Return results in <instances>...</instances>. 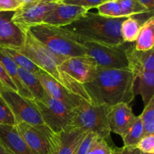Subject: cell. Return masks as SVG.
Listing matches in <instances>:
<instances>
[{
	"label": "cell",
	"instance_id": "cell-24",
	"mask_svg": "<svg viewBox=\"0 0 154 154\" xmlns=\"http://www.w3.org/2000/svg\"><path fill=\"white\" fill-rule=\"evenodd\" d=\"M141 26L139 20L134 17H126L120 26V34L123 42L134 43L138 35Z\"/></svg>",
	"mask_w": 154,
	"mask_h": 154
},
{
	"label": "cell",
	"instance_id": "cell-9",
	"mask_svg": "<svg viewBox=\"0 0 154 154\" xmlns=\"http://www.w3.org/2000/svg\"><path fill=\"white\" fill-rule=\"evenodd\" d=\"M57 4L55 2H48L41 0L35 2L23 5L14 12L12 21L23 30H26L32 26L42 23L46 15Z\"/></svg>",
	"mask_w": 154,
	"mask_h": 154
},
{
	"label": "cell",
	"instance_id": "cell-20",
	"mask_svg": "<svg viewBox=\"0 0 154 154\" xmlns=\"http://www.w3.org/2000/svg\"><path fill=\"white\" fill-rule=\"evenodd\" d=\"M0 64L2 66L8 75H9V77L11 78L13 82L14 83L15 86L17 89V93L23 98L27 99V100L33 99L32 95L30 94L29 90L24 86L23 83L20 78L19 74H18L17 65L1 49H0Z\"/></svg>",
	"mask_w": 154,
	"mask_h": 154
},
{
	"label": "cell",
	"instance_id": "cell-34",
	"mask_svg": "<svg viewBox=\"0 0 154 154\" xmlns=\"http://www.w3.org/2000/svg\"><path fill=\"white\" fill-rule=\"evenodd\" d=\"M97 138H99V137L95 135L94 133H91V132L87 133L75 151V154H87L92 144Z\"/></svg>",
	"mask_w": 154,
	"mask_h": 154
},
{
	"label": "cell",
	"instance_id": "cell-30",
	"mask_svg": "<svg viewBox=\"0 0 154 154\" xmlns=\"http://www.w3.org/2000/svg\"><path fill=\"white\" fill-rule=\"evenodd\" d=\"M16 123L14 114L0 97V124L15 126Z\"/></svg>",
	"mask_w": 154,
	"mask_h": 154
},
{
	"label": "cell",
	"instance_id": "cell-2",
	"mask_svg": "<svg viewBox=\"0 0 154 154\" xmlns=\"http://www.w3.org/2000/svg\"><path fill=\"white\" fill-rule=\"evenodd\" d=\"M16 50L28 57L39 69L51 75L67 90L90 103L84 85L60 69V65L63 60L50 52L27 29L25 30L23 45Z\"/></svg>",
	"mask_w": 154,
	"mask_h": 154
},
{
	"label": "cell",
	"instance_id": "cell-31",
	"mask_svg": "<svg viewBox=\"0 0 154 154\" xmlns=\"http://www.w3.org/2000/svg\"><path fill=\"white\" fill-rule=\"evenodd\" d=\"M135 147L141 153L154 154V134L144 135Z\"/></svg>",
	"mask_w": 154,
	"mask_h": 154
},
{
	"label": "cell",
	"instance_id": "cell-6",
	"mask_svg": "<svg viewBox=\"0 0 154 154\" xmlns=\"http://www.w3.org/2000/svg\"><path fill=\"white\" fill-rule=\"evenodd\" d=\"M0 97L12 111L17 122H25L31 125L46 137L50 147L54 144L57 138V134L44 123L39 112L29 101L14 91L2 92Z\"/></svg>",
	"mask_w": 154,
	"mask_h": 154
},
{
	"label": "cell",
	"instance_id": "cell-41",
	"mask_svg": "<svg viewBox=\"0 0 154 154\" xmlns=\"http://www.w3.org/2000/svg\"><path fill=\"white\" fill-rule=\"evenodd\" d=\"M140 154H151V153H141V152Z\"/></svg>",
	"mask_w": 154,
	"mask_h": 154
},
{
	"label": "cell",
	"instance_id": "cell-28",
	"mask_svg": "<svg viewBox=\"0 0 154 154\" xmlns=\"http://www.w3.org/2000/svg\"><path fill=\"white\" fill-rule=\"evenodd\" d=\"M96 8L98 10V14L102 16L111 18L123 17L121 15L120 5L117 0L104 2Z\"/></svg>",
	"mask_w": 154,
	"mask_h": 154
},
{
	"label": "cell",
	"instance_id": "cell-25",
	"mask_svg": "<svg viewBox=\"0 0 154 154\" xmlns=\"http://www.w3.org/2000/svg\"><path fill=\"white\" fill-rule=\"evenodd\" d=\"M0 49L5 53L17 65L19 68L26 69L27 71L32 72L35 75L38 72H40L42 69H39L37 66L34 64L28 57H26L20 52L17 51L16 49L10 48H5V47H0Z\"/></svg>",
	"mask_w": 154,
	"mask_h": 154
},
{
	"label": "cell",
	"instance_id": "cell-4",
	"mask_svg": "<svg viewBox=\"0 0 154 154\" xmlns=\"http://www.w3.org/2000/svg\"><path fill=\"white\" fill-rule=\"evenodd\" d=\"M27 30L50 52L63 61L71 57L87 56L84 46L63 26L40 23L29 27Z\"/></svg>",
	"mask_w": 154,
	"mask_h": 154
},
{
	"label": "cell",
	"instance_id": "cell-22",
	"mask_svg": "<svg viewBox=\"0 0 154 154\" xmlns=\"http://www.w3.org/2000/svg\"><path fill=\"white\" fill-rule=\"evenodd\" d=\"M18 74L24 86L26 87V89L32 96L33 99H36V100L43 99L46 94V92L45 91L42 84L36 75L29 71L19 67H18Z\"/></svg>",
	"mask_w": 154,
	"mask_h": 154
},
{
	"label": "cell",
	"instance_id": "cell-11",
	"mask_svg": "<svg viewBox=\"0 0 154 154\" xmlns=\"http://www.w3.org/2000/svg\"><path fill=\"white\" fill-rule=\"evenodd\" d=\"M35 75L38 78L47 94L54 99L60 101L69 108L73 109L77 108L85 101L81 97L67 90L44 71L41 70L36 73Z\"/></svg>",
	"mask_w": 154,
	"mask_h": 154
},
{
	"label": "cell",
	"instance_id": "cell-14",
	"mask_svg": "<svg viewBox=\"0 0 154 154\" xmlns=\"http://www.w3.org/2000/svg\"><path fill=\"white\" fill-rule=\"evenodd\" d=\"M88 11L79 6L57 3L46 15L42 23L54 26H65L84 16Z\"/></svg>",
	"mask_w": 154,
	"mask_h": 154
},
{
	"label": "cell",
	"instance_id": "cell-12",
	"mask_svg": "<svg viewBox=\"0 0 154 154\" xmlns=\"http://www.w3.org/2000/svg\"><path fill=\"white\" fill-rule=\"evenodd\" d=\"M13 11H0V47L17 49L23 45L25 30L12 21Z\"/></svg>",
	"mask_w": 154,
	"mask_h": 154
},
{
	"label": "cell",
	"instance_id": "cell-27",
	"mask_svg": "<svg viewBox=\"0 0 154 154\" xmlns=\"http://www.w3.org/2000/svg\"><path fill=\"white\" fill-rule=\"evenodd\" d=\"M139 116L144 126L145 135L154 134V97L145 105L142 113Z\"/></svg>",
	"mask_w": 154,
	"mask_h": 154
},
{
	"label": "cell",
	"instance_id": "cell-16",
	"mask_svg": "<svg viewBox=\"0 0 154 154\" xmlns=\"http://www.w3.org/2000/svg\"><path fill=\"white\" fill-rule=\"evenodd\" d=\"M0 144L11 154H37L27 145L15 126L0 124Z\"/></svg>",
	"mask_w": 154,
	"mask_h": 154
},
{
	"label": "cell",
	"instance_id": "cell-29",
	"mask_svg": "<svg viewBox=\"0 0 154 154\" xmlns=\"http://www.w3.org/2000/svg\"><path fill=\"white\" fill-rule=\"evenodd\" d=\"M112 147L103 138H97L89 149L87 154H111Z\"/></svg>",
	"mask_w": 154,
	"mask_h": 154
},
{
	"label": "cell",
	"instance_id": "cell-42",
	"mask_svg": "<svg viewBox=\"0 0 154 154\" xmlns=\"http://www.w3.org/2000/svg\"><path fill=\"white\" fill-rule=\"evenodd\" d=\"M104 1H105V2H106V1H111V0H104Z\"/></svg>",
	"mask_w": 154,
	"mask_h": 154
},
{
	"label": "cell",
	"instance_id": "cell-38",
	"mask_svg": "<svg viewBox=\"0 0 154 154\" xmlns=\"http://www.w3.org/2000/svg\"><path fill=\"white\" fill-rule=\"evenodd\" d=\"M0 154H11V153H9L1 144H0Z\"/></svg>",
	"mask_w": 154,
	"mask_h": 154
},
{
	"label": "cell",
	"instance_id": "cell-33",
	"mask_svg": "<svg viewBox=\"0 0 154 154\" xmlns=\"http://www.w3.org/2000/svg\"><path fill=\"white\" fill-rule=\"evenodd\" d=\"M104 2V0H63L59 3L79 6L89 11L92 8H96Z\"/></svg>",
	"mask_w": 154,
	"mask_h": 154
},
{
	"label": "cell",
	"instance_id": "cell-37",
	"mask_svg": "<svg viewBox=\"0 0 154 154\" xmlns=\"http://www.w3.org/2000/svg\"><path fill=\"white\" fill-rule=\"evenodd\" d=\"M143 6L146 8L150 12L153 13L154 8V0H138Z\"/></svg>",
	"mask_w": 154,
	"mask_h": 154
},
{
	"label": "cell",
	"instance_id": "cell-39",
	"mask_svg": "<svg viewBox=\"0 0 154 154\" xmlns=\"http://www.w3.org/2000/svg\"><path fill=\"white\" fill-rule=\"evenodd\" d=\"M20 2L22 3L23 5H26V4H29V3H32V2H35L38 1H41V0H20Z\"/></svg>",
	"mask_w": 154,
	"mask_h": 154
},
{
	"label": "cell",
	"instance_id": "cell-23",
	"mask_svg": "<svg viewBox=\"0 0 154 154\" xmlns=\"http://www.w3.org/2000/svg\"><path fill=\"white\" fill-rule=\"evenodd\" d=\"M144 135L145 133H144V126L141 117L140 116H136L132 124L129 126V129L122 137L124 146L135 147V145Z\"/></svg>",
	"mask_w": 154,
	"mask_h": 154
},
{
	"label": "cell",
	"instance_id": "cell-21",
	"mask_svg": "<svg viewBox=\"0 0 154 154\" xmlns=\"http://www.w3.org/2000/svg\"><path fill=\"white\" fill-rule=\"evenodd\" d=\"M154 46V17L150 16L141 26L139 33L134 47L139 51H147L153 49Z\"/></svg>",
	"mask_w": 154,
	"mask_h": 154
},
{
	"label": "cell",
	"instance_id": "cell-32",
	"mask_svg": "<svg viewBox=\"0 0 154 154\" xmlns=\"http://www.w3.org/2000/svg\"><path fill=\"white\" fill-rule=\"evenodd\" d=\"M3 91H14L17 93V89L11 78L0 64V93Z\"/></svg>",
	"mask_w": 154,
	"mask_h": 154
},
{
	"label": "cell",
	"instance_id": "cell-7",
	"mask_svg": "<svg viewBox=\"0 0 154 154\" xmlns=\"http://www.w3.org/2000/svg\"><path fill=\"white\" fill-rule=\"evenodd\" d=\"M29 101L38 111L44 123L54 133H60L70 126L75 108H69L47 93L42 100L29 99Z\"/></svg>",
	"mask_w": 154,
	"mask_h": 154
},
{
	"label": "cell",
	"instance_id": "cell-1",
	"mask_svg": "<svg viewBox=\"0 0 154 154\" xmlns=\"http://www.w3.org/2000/svg\"><path fill=\"white\" fill-rule=\"evenodd\" d=\"M134 75L128 69H107L98 66L94 79L84 84L93 105L114 106L130 104L135 98Z\"/></svg>",
	"mask_w": 154,
	"mask_h": 154
},
{
	"label": "cell",
	"instance_id": "cell-3",
	"mask_svg": "<svg viewBox=\"0 0 154 154\" xmlns=\"http://www.w3.org/2000/svg\"><path fill=\"white\" fill-rule=\"evenodd\" d=\"M126 17L111 18L98 13L87 12L84 16L64 27L78 41H88L107 45L124 43L120 26Z\"/></svg>",
	"mask_w": 154,
	"mask_h": 154
},
{
	"label": "cell",
	"instance_id": "cell-18",
	"mask_svg": "<svg viewBox=\"0 0 154 154\" xmlns=\"http://www.w3.org/2000/svg\"><path fill=\"white\" fill-rule=\"evenodd\" d=\"M15 127L27 145L37 154H48L50 144L46 137L38 129L25 122H17Z\"/></svg>",
	"mask_w": 154,
	"mask_h": 154
},
{
	"label": "cell",
	"instance_id": "cell-10",
	"mask_svg": "<svg viewBox=\"0 0 154 154\" xmlns=\"http://www.w3.org/2000/svg\"><path fill=\"white\" fill-rule=\"evenodd\" d=\"M60 68L63 72L84 85L94 79L98 66L91 57L86 56L67 59L60 65Z\"/></svg>",
	"mask_w": 154,
	"mask_h": 154
},
{
	"label": "cell",
	"instance_id": "cell-40",
	"mask_svg": "<svg viewBox=\"0 0 154 154\" xmlns=\"http://www.w3.org/2000/svg\"><path fill=\"white\" fill-rule=\"evenodd\" d=\"M42 1L45 2H55V3H59L60 2L63 0H42Z\"/></svg>",
	"mask_w": 154,
	"mask_h": 154
},
{
	"label": "cell",
	"instance_id": "cell-13",
	"mask_svg": "<svg viewBox=\"0 0 154 154\" xmlns=\"http://www.w3.org/2000/svg\"><path fill=\"white\" fill-rule=\"evenodd\" d=\"M87 134L80 128L69 126L57 134L48 154H75Z\"/></svg>",
	"mask_w": 154,
	"mask_h": 154
},
{
	"label": "cell",
	"instance_id": "cell-26",
	"mask_svg": "<svg viewBox=\"0 0 154 154\" xmlns=\"http://www.w3.org/2000/svg\"><path fill=\"white\" fill-rule=\"evenodd\" d=\"M120 5L123 17H134L135 15L147 14L153 13L149 11L138 0H117Z\"/></svg>",
	"mask_w": 154,
	"mask_h": 154
},
{
	"label": "cell",
	"instance_id": "cell-17",
	"mask_svg": "<svg viewBox=\"0 0 154 154\" xmlns=\"http://www.w3.org/2000/svg\"><path fill=\"white\" fill-rule=\"evenodd\" d=\"M129 70L134 75L144 72H154V50L139 51L135 50L134 43L129 45L126 51Z\"/></svg>",
	"mask_w": 154,
	"mask_h": 154
},
{
	"label": "cell",
	"instance_id": "cell-35",
	"mask_svg": "<svg viewBox=\"0 0 154 154\" xmlns=\"http://www.w3.org/2000/svg\"><path fill=\"white\" fill-rule=\"evenodd\" d=\"M23 5L20 0H0V11H13Z\"/></svg>",
	"mask_w": 154,
	"mask_h": 154
},
{
	"label": "cell",
	"instance_id": "cell-36",
	"mask_svg": "<svg viewBox=\"0 0 154 154\" xmlns=\"http://www.w3.org/2000/svg\"><path fill=\"white\" fill-rule=\"evenodd\" d=\"M141 152L135 147H117L115 146L112 147L111 154H140Z\"/></svg>",
	"mask_w": 154,
	"mask_h": 154
},
{
	"label": "cell",
	"instance_id": "cell-15",
	"mask_svg": "<svg viewBox=\"0 0 154 154\" xmlns=\"http://www.w3.org/2000/svg\"><path fill=\"white\" fill-rule=\"evenodd\" d=\"M135 117L130 104L120 103L110 107L108 120L111 132L123 137Z\"/></svg>",
	"mask_w": 154,
	"mask_h": 154
},
{
	"label": "cell",
	"instance_id": "cell-8",
	"mask_svg": "<svg viewBox=\"0 0 154 154\" xmlns=\"http://www.w3.org/2000/svg\"><path fill=\"white\" fill-rule=\"evenodd\" d=\"M78 42L85 48L87 55L91 57L99 67L129 70L126 51L131 43L107 45L88 41Z\"/></svg>",
	"mask_w": 154,
	"mask_h": 154
},
{
	"label": "cell",
	"instance_id": "cell-5",
	"mask_svg": "<svg viewBox=\"0 0 154 154\" xmlns=\"http://www.w3.org/2000/svg\"><path fill=\"white\" fill-rule=\"evenodd\" d=\"M109 106L105 105H93L84 101L75 109V115L70 126L91 132L99 138L111 141V129L108 120Z\"/></svg>",
	"mask_w": 154,
	"mask_h": 154
},
{
	"label": "cell",
	"instance_id": "cell-19",
	"mask_svg": "<svg viewBox=\"0 0 154 154\" xmlns=\"http://www.w3.org/2000/svg\"><path fill=\"white\" fill-rule=\"evenodd\" d=\"M134 77V95H141L145 106L154 97V72H141Z\"/></svg>",
	"mask_w": 154,
	"mask_h": 154
}]
</instances>
